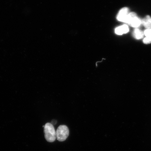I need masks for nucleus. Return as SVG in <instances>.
Wrapping results in <instances>:
<instances>
[{"label":"nucleus","mask_w":151,"mask_h":151,"mask_svg":"<svg viewBox=\"0 0 151 151\" xmlns=\"http://www.w3.org/2000/svg\"><path fill=\"white\" fill-rule=\"evenodd\" d=\"M69 131L67 126L60 125L56 131V138L58 141L62 142L66 140L69 136Z\"/></svg>","instance_id":"2"},{"label":"nucleus","mask_w":151,"mask_h":151,"mask_svg":"<svg viewBox=\"0 0 151 151\" xmlns=\"http://www.w3.org/2000/svg\"><path fill=\"white\" fill-rule=\"evenodd\" d=\"M126 23L132 27L137 28L142 24V20L137 17L136 13L132 12L129 13L128 15Z\"/></svg>","instance_id":"3"},{"label":"nucleus","mask_w":151,"mask_h":151,"mask_svg":"<svg viewBox=\"0 0 151 151\" xmlns=\"http://www.w3.org/2000/svg\"><path fill=\"white\" fill-rule=\"evenodd\" d=\"M143 19L151 24V17L150 16H147Z\"/></svg>","instance_id":"10"},{"label":"nucleus","mask_w":151,"mask_h":151,"mask_svg":"<svg viewBox=\"0 0 151 151\" xmlns=\"http://www.w3.org/2000/svg\"><path fill=\"white\" fill-rule=\"evenodd\" d=\"M129 14V9L127 7H124L121 9L119 12L117 19L119 21L126 23L128 15Z\"/></svg>","instance_id":"4"},{"label":"nucleus","mask_w":151,"mask_h":151,"mask_svg":"<svg viewBox=\"0 0 151 151\" xmlns=\"http://www.w3.org/2000/svg\"><path fill=\"white\" fill-rule=\"evenodd\" d=\"M143 42L145 44H149L151 43V35L145 37L143 39Z\"/></svg>","instance_id":"8"},{"label":"nucleus","mask_w":151,"mask_h":151,"mask_svg":"<svg viewBox=\"0 0 151 151\" xmlns=\"http://www.w3.org/2000/svg\"><path fill=\"white\" fill-rule=\"evenodd\" d=\"M133 35L134 37L137 39H142L144 37V33L143 32L137 28H136L133 32Z\"/></svg>","instance_id":"6"},{"label":"nucleus","mask_w":151,"mask_h":151,"mask_svg":"<svg viewBox=\"0 0 151 151\" xmlns=\"http://www.w3.org/2000/svg\"><path fill=\"white\" fill-rule=\"evenodd\" d=\"M144 35L146 36V37L149 36L151 35V28L150 29H147L145 30L144 32Z\"/></svg>","instance_id":"9"},{"label":"nucleus","mask_w":151,"mask_h":151,"mask_svg":"<svg viewBox=\"0 0 151 151\" xmlns=\"http://www.w3.org/2000/svg\"><path fill=\"white\" fill-rule=\"evenodd\" d=\"M142 24H143V25L145 28H147V29L151 28V24L146 21L143 19L142 20Z\"/></svg>","instance_id":"7"},{"label":"nucleus","mask_w":151,"mask_h":151,"mask_svg":"<svg viewBox=\"0 0 151 151\" xmlns=\"http://www.w3.org/2000/svg\"><path fill=\"white\" fill-rule=\"evenodd\" d=\"M129 29L128 26L126 24L116 28L115 32L116 35H121L127 33L129 32Z\"/></svg>","instance_id":"5"},{"label":"nucleus","mask_w":151,"mask_h":151,"mask_svg":"<svg viewBox=\"0 0 151 151\" xmlns=\"http://www.w3.org/2000/svg\"><path fill=\"white\" fill-rule=\"evenodd\" d=\"M44 127L45 139L48 142H53L56 138V132L53 125L50 123H47Z\"/></svg>","instance_id":"1"}]
</instances>
